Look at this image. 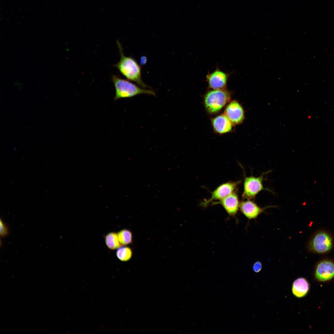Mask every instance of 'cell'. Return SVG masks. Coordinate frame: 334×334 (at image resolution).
I'll use <instances>...</instances> for the list:
<instances>
[{
  "instance_id": "obj_19",
  "label": "cell",
  "mask_w": 334,
  "mask_h": 334,
  "mask_svg": "<svg viewBox=\"0 0 334 334\" xmlns=\"http://www.w3.org/2000/svg\"><path fill=\"white\" fill-rule=\"evenodd\" d=\"M147 59L146 58L144 57H143L141 58V63L142 65H143L146 63Z\"/></svg>"
},
{
  "instance_id": "obj_4",
  "label": "cell",
  "mask_w": 334,
  "mask_h": 334,
  "mask_svg": "<svg viewBox=\"0 0 334 334\" xmlns=\"http://www.w3.org/2000/svg\"><path fill=\"white\" fill-rule=\"evenodd\" d=\"M267 172L263 173L258 177L253 176L245 177L242 195L244 199H252L261 191L264 190H269L264 188L263 185V182L264 180V176Z\"/></svg>"
},
{
  "instance_id": "obj_12",
  "label": "cell",
  "mask_w": 334,
  "mask_h": 334,
  "mask_svg": "<svg viewBox=\"0 0 334 334\" xmlns=\"http://www.w3.org/2000/svg\"><path fill=\"white\" fill-rule=\"evenodd\" d=\"M310 289V285L307 280L304 277L297 278L293 282L292 292L293 295L298 298L305 297Z\"/></svg>"
},
{
  "instance_id": "obj_1",
  "label": "cell",
  "mask_w": 334,
  "mask_h": 334,
  "mask_svg": "<svg viewBox=\"0 0 334 334\" xmlns=\"http://www.w3.org/2000/svg\"><path fill=\"white\" fill-rule=\"evenodd\" d=\"M117 43L120 53V59L119 62L114 66L128 80L135 82L143 88H151L142 79L140 66L132 57L125 56L121 43L118 41H117Z\"/></svg>"
},
{
  "instance_id": "obj_8",
  "label": "cell",
  "mask_w": 334,
  "mask_h": 334,
  "mask_svg": "<svg viewBox=\"0 0 334 334\" xmlns=\"http://www.w3.org/2000/svg\"><path fill=\"white\" fill-rule=\"evenodd\" d=\"M229 74L218 68L206 76V80L209 87L213 89H224L225 87Z\"/></svg>"
},
{
  "instance_id": "obj_18",
  "label": "cell",
  "mask_w": 334,
  "mask_h": 334,
  "mask_svg": "<svg viewBox=\"0 0 334 334\" xmlns=\"http://www.w3.org/2000/svg\"><path fill=\"white\" fill-rule=\"evenodd\" d=\"M262 268V264L259 261L255 262L253 266V269L254 272H258L260 271Z\"/></svg>"
},
{
  "instance_id": "obj_14",
  "label": "cell",
  "mask_w": 334,
  "mask_h": 334,
  "mask_svg": "<svg viewBox=\"0 0 334 334\" xmlns=\"http://www.w3.org/2000/svg\"><path fill=\"white\" fill-rule=\"evenodd\" d=\"M105 242L107 247L111 250H115L121 246L117 233L111 232L108 233L105 237Z\"/></svg>"
},
{
  "instance_id": "obj_11",
  "label": "cell",
  "mask_w": 334,
  "mask_h": 334,
  "mask_svg": "<svg viewBox=\"0 0 334 334\" xmlns=\"http://www.w3.org/2000/svg\"><path fill=\"white\" fill-rule=\"evenodd\" d=\"M267 208L259 207L254 201L250 199L242 201L239 205L241 212L248 218L253 219L256 218Z\"/></svg>"
},
{
  "instance_id": "obj_16",
  "label": "cell",
  "mask_w": 334,
  "mask_h": 334,
  "mask_svg": "<svg viewBox=\"0 0 334 334\" xmlns=\"http://www.w3.org/2000/svg\"><path fill=\"white\" fill-rule=\"evenodd\" d=\"M117 257L120 260L126 261L130 260L132 255L131 249L128 247L121 246L117 249L116 252Z\"/></svg>"
},
{
  "instance_id": "obj_2",
  "label": "cell",
  "mask_w": 334,
  "mask_h": 334,
  "mask_svg": "<svg viewBox=\"0 0 334 334\" xmlns=\"http://www.w3.org/2000/svg\"><path fill=\"white\" fill-rule=\"evenodd\" d=\"M115 87V93L114 100L130 98L142 94L156 96L154 91L139 87L129 80L113 75L111 78Z\"/></svg>"
},
{
  "instance_id": "obj_9",
  "label": "cell",
  "mask_w": 334,
  "mask_h": 334,
  "mask_svg": "<svg viewBox=\"0 0 334 334\" xmlns=\"http://www.w3.org/2000/svg\"><path fill=\"white\" fill-rule=\"evenodd\" d=\"M211 203L220 204L227 212L232 216L237 213L240 205L238 195L235 191L218 202H214Z\"/></svg>"
},
{
  "instance_id": "obj_13",
  "label": "cell",
  "mask_w": 334,
  "mask_h": 334,
  "mask_svg": "<svg viewBox=\"0 0 334 334\" xmlns=\"http://www.w3.org/2000/svg\"><path fill=\"white\" fill-rule=\"evenodd\" d=\"M212 122L214 129L219 133H227L232 129V123L225 114L215 118Z\"/></svg>"
},
{
  "instance_id": "obj_3",
  "label": "cell",
  "mask_w": 334,
  "mask_h": 334,
  "mask_svg": "<svg viewBox=\"0 0 334 334\" xmlns=\"http://www.w3.org/2000/svg\"><path fill=\"white\" fill-rule=\"evenodd\" d=\"M230 98L229 92L224 89H213L208 92L204 98L206 107L212 113L217 112L228 102Z\"/></svg>"
},
{
  "instance_id": "obj_5",
  "label": "cell",
  "mask_w": 334,
  "mask_h": 334,
  "mask_svg": "<svg viewBox=\"0 0 334 334\" xmlns=\"http://www.w3.org/2000/svg\"><path fill=\"white\" fill-rule=\"evenodd\" d=\"M240 182L230 181L221 184L211 192L210 198L202 202L201 205L206 207L215 200H221L235 191Z\"/></svg>"
},
{
  "instance_id": "obj_6",
  "label": "cell",
  "mask_w": 334,
  "mask_h": 334,
  "mask_svg": "<svg viewBox=\"0 0 334 334\" xmlns=\"http://www.w3.org/2000/svg\"><path fill=\"white\" fill-rule=\"evenodd\" d=\"M315 278L318 282H325L334 278V263L329 260H323L317 265Z\"/></svg>"
},
{
  "instance_id": "obj_10",
  "label": "cell",
  "mask_w": 334,
  "mask_h": 334,
  "mask_svg": "<svg viewBox=\"0 0 334 334\" xmlns=\"http://www.w3.org/2000/svg\"><path fill=\"white\" fill-rule=\"evenodd\" d=\"M225 114L233 124H240L244 118V113L241 105L237 101L231 102L226 107Z\"/></svg>"
},
{
  "instance_id": "obj_15",
  "label": "cell",
  "mask_w": 334,
  "mask_h": 334,
  "mask_svg": "<svg viewBox=\"0 0 334 334\" xmlns=\"http://www.w3.org/2000/svg\"><path fill=\"white\" fill-rule=\"evenodd\" d=\"M117 234L119 242L122 246L127 245L132 242V235L130 230L123 229L118 232Z\"/></svg>"
},
{
  "instance_id": "obj_17",
  "label": "cell",
  "mask_w": 334,
  "mask_h": 334,
  "mask_svg": "<svg viewBox=\"0 0 334 334\" xmlns=\"http://www.w3.org/2000/svg\"><path fill=\"white\" fill-rule=\"evenodd\" d=\"M0 236L2 237H5L8 235L9 234V230L8 228L7 225L3 223L1 220H0Z\"/></svg>"
},
{
  "instance_id": "obj_7",
  "label": "cell",
  "mask_w": 334,
  "mask_h": 334,
  "mask_svg": "<svg viewBox=\"0 0 334 334\" xmlns=\"http://www.w3.org/2000/svg\"><path fill=\"white\" fill-rule=\"evenodd\" d=\"M332 245V239L327 233L321 232L317 233L312 239L310 248L315 252L322 253L329 250Z\"/></svg>"
}]
</instances>
